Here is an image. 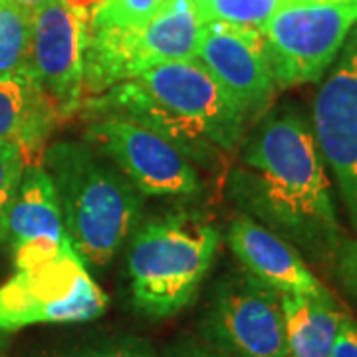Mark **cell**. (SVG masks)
<instances>
[{"instance_id": "6da1fadb", "label": "cell", "mask_w": 357, "mask_h": 357, "mask_svg": "<svg viewBox=\"0 0 357 357\" xmlns=\"http://www.w3.org/2000/svg\"><path fill=\"white\" fill-rule=\"evenodd\" d=\"M229 192L243 215L332 270L345 234L312 123L298 107L268 109L246 131Z\"/></svg>"}, {"instance_id": "7a4b0ae2", "label": "cell", "mask_w": 357, "mask_h": 357, "mask_svg": "<svg viewBox=\"0 0 357 357\" xmlns=\"http://www.w3.org/2000/svg\"><path fill=\"white\" fill-rule=\"evenodd\" d=\"M91 117L135 121L173 143L192 165L211 167L238 151L250 119L197 58L155 66L88 98Z\"/></svg>"}, {"instance_id": "3957f363", "label": "cell", "mask_w": 357, "mask_h": 357, "mask_svg": "<svg viewBox=\"0 0 357 357\" xmlns=\"http://www.w3.org/2000/svg\"><path fill=\"white\" fill-rule=\"evenodd\" d=\"M58 195L64 230L91 266H105L141 217V192L82 141H56L42 163Z\"/></svg>"}, {"instance_id": "277c9868", "label": "cell", "mask_w": 357, "mask_h": 357, "mask_svg": "<svg viewBox=\"0 0 357 357\" xmlns=\"http://www.w3.org/2000/svg\"><path fill=\"white\" fill-rule=\"evenodd\" d=\"M220 246L208 217L178 211L151 218L135 230L128 250L131 300L141 316L171 318L201 290Z\"/></svg>"}, {"instance_id": "5b68a950", "label": "cell", "mask_w": 357, "mask_h": 357, "mask_svg": "<svg viewBox=\"0 0 357 357\" xmlns=\"http://www.w3.org/2000/svg\"><path fill=\"white\" fill-rule=\"evenodd\" d=\"M357 26V0H294L284 4L262 36L278 88L319 82Z\"/></svg>"}, {"instance_id": "8992f818", "label": "cell", "mask_w": 357, "mask_h": 357, "mask_svg": "<svg viewBox=\"0 0 357 357\" xmlns=\"http://www.w3.org/2000/svg\"><path fill=\"white\" fill-rule=\"evenodd\" d=\"M105 306L107 296L70 244L50 262L14 270L0 286V330L13 333L36 324L88 321L102 316Z\"/></svg>"}, {"instance_id": "52a82bcc", "label": "cell", "mask_w": 357, "mask_h": 357, "mask_svg": "<svg viewBox=\"0 0 357 357\" xmlns=\"http://www.w3.org/2000/svg\"><path fill=\"white\" fill-rule=\"evenodd\" d=\"M201 330L208 344L234 357H288L280 294L244 268L215 286Z\"/></svg>"}, {"instance_id": "ba28073f", "label": "cell", "mask_w": 357, "mask_h": 357, "mask_svg": "<svg viewBox=\"0 0 357 357\" xmlns=\"http://www.w3.org/2000/svg\"><path fill=\"white\" fill-rule=\"evenodd\" d=\"M86 141L107 157L145 197H197L203 181L173 143L135 121L114 115L91 117Z\"/></svg>"}, {"instance_id": "9c48e42d", "label": "cell", "mask_w": 357, "mask_h": 357, "mask_svg": "<svg viewBox=\"0 0 357 357\" xmlns=\"http://www.w3.org/2000/svg\"><path fill=\"white\" fill-rule=\"evenodd\" d=\"M310 123L357 236V26L321 77Z\"/></svg>"}, {"instance_id": "30bf717a", "label": "cell", "mask_w": 357, "mask_h": 357, "mask_svg": "<svg viewBox=\"0 0 357 357\" xmlns=\"http://www.w3.org/2000/svg\"><path fill=\"white\" fill-rule=\"evenodd\" d=\"M91 16L72 0H48L30 16V44L22 70L50 93L62 119L79 112L86 102L84 60Z\"/></svg>"}, {"instance_id": "8fae6325", "label": "cell", "mask_w": 357, "mask_h": 357, "mask_svg": "<svg viewBox=\"0 0 357 357\" xmlns=\"http://www.w3.org/2000/svg\"><path fill=\"white\" fill-rule=\"evenodd\" d=\"M197 60L243 107L250 123L270 109L278 86L270 70L262 30L206 22Z\"/></svg>"}, {"instance_id": "7c38bea8", "label": "cell", "mask_w": 357, "mask_h": 357, "mask_svg": "<svg viewBox=\"0 0 357 357\" xmlns=\"http://www.w3.org/2000/svg\"><path fill=\"white\" fill-rule=\"evenodd\" d=\"M14 270H28L50 262L70 246L66 234L58 195L44 167H26L16 192L8 230Z\"/></svg>"}, {"instance_id": "4fadbf2b", "label": "cell", "mask_w": 357, "mask_h": 357, "mask_svg": "<svg viewBox=\"0 0 357 357\" xmlns=\"http://www.w3.org/2000/svg\"><path fill=\"white\" fill-rule=\"evenodd\" d=\"M227 241L232 255L236 256L244 270L280 296L330 294V290L307 268L306 258L292 244L256 222L255 218L246 217L243 213L232 218L227 230Z\"/></svg>"}, {"instance_id": "5bb4252c", "label": "cell", "mask_w": 357, "mask_h": 357, "mask_svg": "<svg viewBox=\"0 0 357 357\" xmlns=\"http://www.w3.org/2000/svg\"><path fill=\"white\" fill-rule=\"evenodd\" d=\"M62 121L50 93L26 70L0 76V141L14 143L26 167L38 165L46 139Z\"/></svg>"}, {"instance_id": "9a60e30c", "label": "cell", "mask_w": 357, "mask_h": 357, "mask_svg": "<svg viewBox=\"0 0 357 357\" xmlns=\"http://www.w3.org/2000/svg\"><path fill=\"white\" fill-rule=\"evenodd\" d=\"M288 357H330L333 342L347 318L330 294L280 296Z\"/></svg>"}, {"instance_id": "2e32d148", "label": "cell", "mask_w": 357, "mask_h": 357, "mask_svg": "<svg viewBox=\"0 0 357 357\" xmlns=\"http://www.w3.org/2000/svg\"><path fill=\"white\" fill-rule=\"evenodd\" d=\"M32 13L14 0H0V76L24 66Z\"/></svg>"}, {"instance_id": "e0dca14e", "label": "cell", "mask_w": 357, "mask_h": 357, "mask_svg": "<svg viewBox=\"0 0 357 357\" xmlns=\"http://www.w3.org/2000/svg\"><path fill=\"white\" fill-rule=\"evenodd\" d=\"M288 2L294 0H211L201 10V18L204 24L227 22L262 30V26Z\"/></svg>"}, {"instance_id": "ac0fdd59", "label": "cell", "mask_w": 357, "mask_h": 357, "mask_svg": "<svg viewBox=\"0 0 357 357\" xmlns=\"http://www.w3.org/2000/svg\"><path fill=\"white\" fill-rule=\"evenodd\" d=\"M26 161L22 151L8 141H0V243L6 238L8 215L13 208L20 181L24 177Z\"/></svg>"}, {"instance_id": "d6986e66", "label": "cell", "mask_w": 357, "mask_h": 357, "mask_svg": "<svg viewBox=\"0 0 357 357\" xmlns=\"http://www.w3.org/2000/svg\"><path fill=\"white\" fill-rule=\"evenodd\" d=\"M163 0H107L102 4L91 22L119 28V30H137L153 16Z\"/></svg>"}, {"instance_id": "ffe728a7", "label": "cell", "mask_w": 357, "mask_h": 357, "mask_svg": "<svg viewBox=\"0 0 357 357\" xmlns=\"http://www.w3.org/2000/svg\"><path fill=\"white\" fill-rule=\"evenodd\" d=\"M344 292L357 306V236H344L333 258L332 270Z\"/></svg>"}, {"instance_id": "44dd1931", "label": "cell", "mask_w": 357, "mask_h": 357, "mask_svg": "<svg viewBox=\"0 0 357 357\" xmlns=\"http://www.w3.org/2000/svg\"><path fill=\"white\" fill-rule=\"evenodd\" d=\"M70 357H159L153 347L137 337H119L103 344L89 345L74 351Z\"/></svg>"}, {"instance_id": "7402d4cb", "label": "cell", "mask_w": 357, "mask_h": 357, "mask_svg": "<svg viewBox=\"0 0 357 357\" xmlns=\"http://www.w3.org/2000/svg\"><path fill=\"white\" fill-rule=\"evenodd\" d=\"M330 357H357V321L354 318L347 316L342 321Z\"/></svg>"}, {"instance_id": "603a6c76", "label": "cell", "mask_w": 357, "mask_h": 357, "mask_svg": "<svg viewBox=\"0 0 357 357\" xmlns=\"http://www.w3.org/2000/svg\"><path fill=\"white\" fill-rule=\"evenodd\" d=\"M171 357H234L218 349L211 344H199V342H183L177 344L171 351Z\"/></svg>"}, {"instance_id": "cb8c5ba5", "label": "cell", "mask_w": 357, "mask_h": 357, "mask_svg": "<svg viewBox=\"0 0 357 357\" xmlns=\"http://www.w3.org/2000/svg\"><path fill=\"white\" fill-rule=\"evenodd\" d=\"M18 6H22V8H26V10H34V8H38L40 4H44V2H48V0H14Z\"/></svg>"}, {"instance_id": "d4e9b609", "label": "cell", "mask_w": 357, "mask_h": 357, "mask_svg": "<svg viewBox=\"0 0 357 357\" xmlns=\"http://www.w3.org/2000/svg\"><path fill=\"white\" fill-rule=\"evenodd\" d=\"M6 344H8V333L0 330V357L4 356V349H6Z\"/></svg>"}, {"instance_id": "484cf974", "label": "cell", "mask_w": 357, "mask_h": 357, "mask_svg": "<svg viewBox=\"0 0 357 357\" xmlns=\"http://www.w3.org/2000/svg\"><path fill=\"white\" fill-rule=\"evenodd\" d=\"M105 2H107V0H105ZM105 2H103V4H105Z\"/></svg>"}]
</instances>
